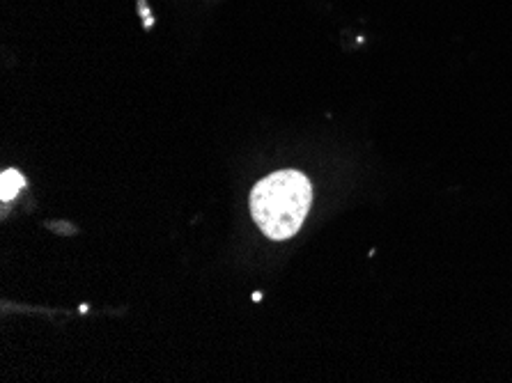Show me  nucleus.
<instances>
[{
  "mask_svg": "<svg viewBox=\"0 0 512 383\" xmlns=\"http://www.w3.org/2000/svg\"><path fill=\"white\" fill-rule=\"evenodd\" d=\"M23 186H26V179L21 177V173H17V170H5L3 177H0V198L5 202L17 198Z\"/></svg>",
  "mask_w": 512,
  "mask_h": 383,
  "instance_id": "f03ea898",
  "label": "nucleus"
},
{
  "mask_svg": "<svg viewBox=\"0 0 512 383\" xmlns=\"http://www.w3.org/2000/svg\"><path fill=\"white\" fill-rule=\"evenodd\" d=\"M310 205L313 186L299 170H278L255 184L251 191L253 221L274 241L294 237L304 225Z\"/></svg>",
  "mask_w": 512,
  "mask_h": 383,
  "instance_id": "f257e3e1",
  "label": "nucleus"
}]
</instances>
